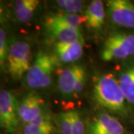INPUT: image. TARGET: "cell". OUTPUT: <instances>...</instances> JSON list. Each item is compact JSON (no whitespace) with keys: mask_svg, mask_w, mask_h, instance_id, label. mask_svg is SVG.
I'll list each match as a JSON object with an SVG mask.
<instances>
[{"mask_svg":"<svg viewBox=\"0 0 134 134\" xmlns=\"http://www.w3.org/2000/svg\"><path fill=\"white\" fill-rule=\"evenodd\" d=\"M53 51L59 60L63 63H72L81 58L83 52V40L69 43H55Z\"/></svg>","mask_w":134,"mask_h":134,"instance_id":"cell-10","label":"cell"},{"mask_svg":"<svg viewBox=\"0 0 134 134\" xmlns=\"http://www.w3.org/2000/svg\"><path fill=\"white\" fill-rule=\"evenodd\" d=\"M57 133V127L47 113L43 114L32 122L24 124L23 128V134H56Z\"/></svg>","mask_w":134,"mask_h":134,"instance_id":"cell-12","label":"cell"},{"mask_svg":"<svg viewBox=\"0 0 134 134\" xmlns=\"http://www.w3.org/2000/svg\"><path fill=\"white\" fill-rule=\"evenodd\" d=\"M107 5V14L113 23L134 29V5L127 0H110Z\"/></svg>","mask_w":134,"mask_h":134,"instance_id":"cell-8","label":"cell"},{"mask_svg":"<svg viewBox=\"0 0 134 134\" xmlns=\"http://www.w3.org/2000/svg\"><path fill=\"white\" fill-rule=\"evenodd\" d=\"M31 48L29 43L13 40L10 43L6 67L11 77L18 81L29 71L31 66Z\"/></svg>","mask_w":134,"mask_h":134,"instance_id":"cell-3","label":"cell"},{"mask_svg":"<svg viewBox=\"0 0 134 134\" xmlns=\"http://www.w3.org/2000/svg\"><path fill=\"white\" fill-rule=\"evenodd\" d=\"M86 134H129V132L117 118L101 113L90 122Z\"/></svg>","mask_w":134,"mask_h":134,"instance_id":"cell-9","label":"cell"},{"mask_svg":"<svg viewBox=\"0 0 134 134\" xmlns=\"http://www.w3.org/2000/svg\"><path fill=\"white\" fill-rule=\"evenodd\" d=\"M56 5L67 14H79L83 8V2L79 0H59Z\"/></svg>","mask_w":134,"mask_h":134,"instance_id":"cell-18","label":"cell"},{"mask_svg":"<svg viewBox=\"0 0 134 134\" xmlns=\"http://www.w3.org/2000/svg\"><path fill=\"white\" fill-rule=\"evenodd\" d=\"M19 101L9 90L0 92V125L9 133H14L19 122L18 115Z\"/></svg>","mask_w":134,"mask_h":134,"instance_id":"cell-6","label":"cell"},{"mask_svg":"<svg viewBox=\"0 0 134 134\" xmlns=\"http://www.w3.org/2000/svg\"><path fill=\"white\" fill-rule=\"evenodd\" d=\"M86 80V69L81 64H72L59 75L58 88L62 96L66 98L81 95Z\"/></svg>","mask_w":134,"mask_h":134,"instance_id":"cell-5","label":"cell"},{"mask_svg":"<svg viewBox=\"0 0 134 134\" xmlns=\"http://www.w3.org/2000/svg\"><path fill=\"white\" fill-rule=\"evenodd\" d=\"M55 123L58 134H72V110L59 113Z\"/></svg>","mask_w":134,"mask_h":134,"instance_id":"cell-17","label":"cell"},{"mask_svg":"<svg viewBox=\"0 0 134 134\" xmlns=\"http://www.w3.org/2000/svg\"><path fill=\"white\" fill-rule=\"evenodd\" d=\"M86 23L92 29H100L104 23L105 10L104 3L100 0H94L90 2L86 10Z\"/></svg>","mask_w":134,"mask_h":134,"instance_id":"cell-14","label":"cell"},{"mask_svg":"<svg viewBox=\"0 0 134 134\" xmlns=\"http://www.w3.org/2000/svg\"><path fill=\"white\" fill-rule=\"evenodd\" d=\"M86 128L79 112L72 110V134H86Z\"/></svg>","mask_w":134,"mask_h":134,"instance_id":"cell-20","label":"cell"},{"mask_svg":"<svg viewBox=\"0 0 134 134\" xmlns=\"http://www.w3.org/2000/svg\"><path fill=\"white\" fill-rule=\"evenodd\" d=\"M92 97L96 104L101 108L118 115H128L127 101L119 81L112 74H102L95 77Z\"/></svg>","mask_w":134,"mask_h":134,"instance_id":"cell-1","label":"cell"},{"mask_svg":"<svg viewBox=\"0 0 134 134\" xmlns=\"http://www.w3.org/2000/svg\"><path fill=\"white\" fill-rule=\"evenodd\" d=\"M45 113V101L34 92L26 94L18 103L19 120L24 124L32 122Z\"/></svg>","mask_w":134,"mask_h":134,"instance_id":"cell-7","label":"cell"},{"mask_svg":"<svg viewBox=\"0 0 134 134\" xmlns=\"http://www.w3.org/2000/svg\"><path fill=\"white\" fill-rule=\"evenodd\" d=\"M8 46L7 45V38L5 30L0 29V64L2 68H5L8 53Z\"/></svg>","mask_w":134,"mask_h":134,"instance_id":"cell-19","label":"cell"},{"mask_svg":"<svg viewBox=\"0 0 134 134\" xmlns=\"http://www.w3.org/2000/svg\"><path fill=\"white\" fill-rule=\"evenodd\" d=\"M86 21V16L83 15L59 13L53 14L46 16L44 21V25L45 26L63 25L72 28H79V26Z\"/></svg>","mask_w":134,"mask_h":134,"instance_id":"cell-13","label":"cell"},{"mask_svg":"<svg viewBox=\"0 0 134 134\" xmlns=\"http://www.w3.org/2000/svg\"><path fill=\"white\" fill-rule=\"evenodd\" d=\"M134 55V35L130 34H112L107 38L101 50L104 61L123 60Z\"/></svg>","mask_w":134,"mask_h":134,"instance_id":"cell-4","label":"cell"},{"mask_svg":"<svg viewBox=\"0 0 134 134\" xmlns=\"http://www.w3.org/2000/svg\"><path fill=\"white\" fill-rule=\"evenodd\" d=\"M118 81L127 103L134 105V65L121 72Z\"/></svg>","mask_w":134,"mask_h":134,"instance_id":"cell-16","label":"cell"},{"mask_svg":"<svg viewBox=\"0 0 134 134\" xmlns=\"http://www.w3.org/2000/svg\"><path fill=\"white\" fill-rule=\"evenodd\" d=\"M38 0H17L14 2L15 16L19 23H26L33 17L38 6Z\"/></svg>","mask_w":134,"mask_h":134,"instance_id":"cell-15","label":"cell"},{"mask_svg":"<svg viewBox=\"0 0 134 134\" xmlns=\"http://www.w3.org/2000/svg\"><path fill=\"white\" fill-rule=\"evenodd\" d=\"M49 36L56 40L55 43H69L83 40L79 28H72L63 25L45 26Z\"/></svg>","mask_w":134,"mask_h":134,"instance_id":"cell-11","label":"cell"},{"mask_svg":"<svg viewBox=\"0 0 134 134\" xmlns=\"http://www.w3.org/2000/svg\"><path fill=\"white\" fill-rule=\"evenodd\" d=\"M55 60L47 53L39 51L29 71L24 76L26 87L31 90L46 89L52 82Z\"/></svg>","mask_w":134,"mask_h":134,"instance_id":"cell-2","label":"cell"}]
</instances>
